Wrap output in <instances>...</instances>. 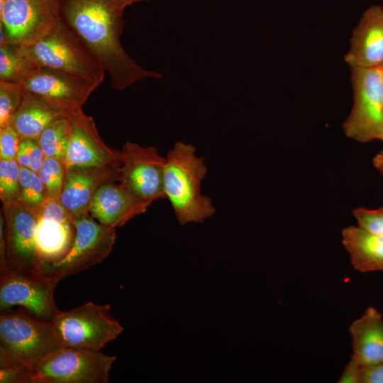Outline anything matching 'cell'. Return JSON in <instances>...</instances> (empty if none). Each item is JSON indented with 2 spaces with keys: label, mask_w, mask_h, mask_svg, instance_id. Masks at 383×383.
<instances>
[{
  "label": "cell",
  "mask_w": 383,
  "mask_h": 383,
  "mask_svg": "<svg viewBox=\"0 0 383 383\" xmlns=\"http://www.w3.org/2000/svg\"><path fill=\"white\" fill-rule=\"evenodd\" d=\"M125 8L118 0H60L61 18L101 63L116 90L147 78L162 77L140 67L123 47Z\"/></svg>",
  "instance_id": "1"
},
{
  "label": "cell",
  "mask_w": 383,
  "mask_h": 383,
  "mask_svg": "<svg viewBox=\"0 0 383 383\" xmlns=\"http://www.w3.org/2000/svg\"><path fill=\"white\" fill-rule=\"evenodd\" d=\"M207 173L203 157L192 144L177 142L166 156L164 192L180 225L201 223L214 215L211 199L201 194V182Z\"/></svg>",
  "instance_id": "2"
},
{
  "label": "cell",
  "mask_w": 383,
  "mask_h": 383,
  "mask_svg": "<svg viewBox=\"0 0 383 383\" xmlns=\"http://www.w3.org/2000/svg\"><path fill=\"white\" fill-rule=\"evenodd\" d=\"M18 48L33 66L49 67L99 84L104 79L103 66L61 17L41 38Z\"/></svg>",
  "instance_id": "3"
},
{
  "label": "cell",
  "mask_w": 383,
  "mask_h": 383,
  "mask_svg": "<svg viewBox=\"0 0 383 383\" xmlns=\"http://www.w3.org/2000/svg\"><path fill=\"white\" fill-rule=\"evenodd\" d=\"M63 347L51 321L38 318L21 307L1 312L0 348L32 370Z\"/></svg>",
  "instance_id": "4"
},
{
  "label": "cell",
  "mask_w": 383,
  "mask_h": 383,
  "mask_svg": "<svg viewBox=\"0 0 383 383\" xmlns=\"http://www.w3.org/2000/svg\"><path fill=\"white\" fill-rule=\"evenodd\" d=\"M51 323L63 346L76 349L100 351L123 331L109 304L91 301L60 311Z\"/></svg>",
  "instance_id": "5"
},
{
  "label": "cell",
  "mask_w": 383,
  "mask_h": 383,
  "mask_svg": "<svg viewBox=\"0 0 383 383\" xmlns=\"http://www.w3.org/2000/svg\"><path fill=\"white\" fill-rule=\"evenodd\" d=\"M353 106L343 123L345 135L360 143L380 140L383 130V66L350 68Z\"/></svg>",
  "instance_id": "6"
},
{
  "label": "cell",
  "mask_w": 383,
  "mask_h": 383,
  "mask_svg": "<svg viewBox=\"0 0 383 383\" xmlns=\"http://www.w3.org/2000/svg\"><path fill=\"white\" fill-rule=\"evenodd\" d=\"M73 220L75 235L70 249L42 272L57 283L101 263L111 253L116 238L115 228L96 223L88 213Z\"/></svg>",
  "instance_id": "7"
},
{
  "label": "cell",
  "mask_w": 383,
  "mask_h": 383,
  "mask_svg": "<svg viewBox=\"0 0 383 383\" xmlns=\"http://www.w3.org/2000/svg\"><path fill=\"white\" fill-rule=\"evenodd\" d=\"M115 356L63 347L33 370V383H107Z\"/></svg>",
  "instance_id": "8"
},
{
  "label": "cell",
  "mask_w": 383,
  "mask_h": 383,
  "mask_svg": "<svg viewBox=\"0 0 383 383\" xmlns=\"http://www.w3.org/2000/svg\"><path fill=\"white\" fill-rule=\"evenodd\" d=\"M60 18V0H0L1 45L32 44Z\"/></svg>",
  "instance_id": "9"
},
{
  "label": "cell",
  "mask_w": 383,
  "mask_h": 383,
  "mask_svg": "<svg viewBox=\"0 0 383 383\" xmlns=\"http://www.w3.org/2000/svg\"><path fill=\"white\" fill-rule=\"evenodd\" d=\"M25 94L35 96L72 116L82 111L100 84L42 66H32L16 82Z\"/></svg>",
  "instance_id": "10"
},
{
  "label": "cell",
  "mask_w": 383,
  "mask_h": 383,
  "mask_svg": "<svg viewBox=\"0 0 383 383\" xmlns=\"http://www.w3.org/2000/svg\"><path fill=\"white\" fill-rule=\"evenodd\" d=\"M57 284L41 274L8 269L0 274V311L18 306L38 318L52 321L60 312L54 297Z\"/></svg>",
  "instance_id": "11"
},
{
  "label": "cell",
  "mask_w": 383,
  "mask_h": 383,
  "mask_svg": "<svg viewBox=\"0 0 383 383\" xmlns=\"http://www.w3.org/2000/svg\"><path fill=\"white\" fill-rule=\"evenodd\" d=\"M165 162L166 157L155 148L126 142L121 151L118 180L135 196L150 204L165 197Z\"/></svg>",
  "instance_id": "12"
},
{
  "label": "cell",
  "mask_w": 383,
  "mask_h": 383,
  "mask_svg": "<svg viewBox=\"0 0 383 383\" xmlns=\"http://www.w3.org/2000/svg\"><path fill=\"white\" fill-rule=\"evenodd\" d=\"M9 269L42 274L36 235L37 209L14 201L4 204Z\"/></svg>",
  "instance_id": "13"
},
{
  "label": "cell",
  "mask_w": 383,
  "mask_h": 383,
  "mask_svg": "<svg viewBox=\"0 0 383 383\" xmlns=\"http://www.w3.org/2000/svg\"><path fill=\"white\" fill-rule=\"evenodd\" d=\"M36 241L44 268L63 257L69 251L75 235L74 220L59 199L48 197L37 209Z\"/></svg>",
  "instance_id": "14"
},
{
  "label": "cell",
  "mask_w": 383,
  "mask_h": 383,
  "mask_svg": "<svg viewBox=\"0 0 383 383\" xmlns=\"http://www.w3.org/2000/svg\"><path fill=\"white\" fill-rule=\"evenodd\" d=\"M70 118L72 130L64 160L65 170L120 166L121 152L113 151L104 143L91 117L82 111Z\"/></svg>",
  "instance_id": "15"
},
{
  "label": "cell",
  "mask_w": 383,
  "mask_h": 383,
  "mask_svg": "<svg viewBox=\"0 0 383 383\" xmlns=\"http://www.w3.org/2000/svg\"><path fill=\"white\" fill-rule=\"evenodd\" d=\"M345 61L350 68L383 66V8L374 5L362 14L353 29Z\"/></svg>",
  "instance_id": "16"
},
{
  "label": "cell",
  "mask_w": 383,
  "mask_h": 383,
  "mask_svg": "<svg viewBox=\"0 0 383 383\" xmlns=\"http://www.w3.org/2000/svg\"><path fill=\"white\" fill-rule=\"evenodd\" d=\"M150 204L131 193L124 185L107 182L94 192L89 212L104 226L116 228L144 213Z\"/></svg>",
  "instance_id": "17"
},
{
  "label": "cell",
  "mask_w": 383,
  "mask_h": 383,
  "mask_svg": "<svg viewBox=\"0 0 383 383\" xmlns=\"http://www.w3.org/2000/svg\"><path fill=\"white\" fill-rule=\"evenodd\" d=\"M120 166L100 168H71L65 176L59 201L74 218L88 213L96 190L109 177L118 179Z\"/></svg>",
  "instance_id": "18"
},
{
  "label": "cell",
  "mask_w": 383,
  "mask_h": 383,
  "mask_svg": "<svg viewBox=\"0 0 383 383\" xmlns=\"http://www.w3.org/2000/svg\"><path fill=\"white\" fill-rule=\"evenodd\" d=\"M352 338V357L362 366L383 362V320L374 307H368L349 328Z\"/></svg>",
  "instance_id": "19"
},
{
  "label": "cell",
  "mask_w": 383,
  "mask_h": 383,
  "mask_svg": "<svg viewBox=\"0 0 383 383\" xmlns=\"http://www.w3.org/2000/svg\"><path fill=\"white\" fill-rule=\"evenodd\" d=\"M342 236L355 270L361 272L383 270V237L359 226L344 228Z\"/></svg>",
  "instance_id": "20"
},
{
  "label": "cell",
  "mask_w": 383,
  "mask_h": 383,
  "mask_svg": "<svg viewBox=\"0 0 383 383\" xmlns=\"http://www.w3.org/2000/svg\"><path fill=\"white\" fill-rule=\"evenodd\" d=\"M70 116L55 105L24 93L22 102L11 124L21 138L38 140L43 130L52 121Z\"/></svg>",
  "instance_id": "21"
},
{
  "label": "cell",
  "mask_w": 383,
  "mask_h": 383,
  "mask_svg": "<svg viewBox=\"0 0 383 383\" xmlns=\"http://www.w3.org/2000/svg\"><path fill=\"white\" fill-rule=\"evenodd\" d=\"M71 130L70 116L58 118L43 130L38 141L45 157H56L64 163Z\"/></svg>",
  "instance_id": "22"
},
{
  "label": "cell",
  "mask_w": 383,
  "mask_h": 383,
  "mask_svg": "<svg viewBox=\"0 0 383 383\" xmlns=\"http://www.w3.org/2000/svg\"><path fill=\"white\" fill-rule=\"evenodd\" d=\"M32 66L18 45L7 43L0 45V81L16 83Z\"/></svg>",
  "instance_id": "23"
},
{
  "label": "cell",
  "mask_w": 383,
  "mask_h": 383,
  "mask_svg": "<svg viewBox=\"0 0 383 383\" xmlns=\"http://www.w3.org/2000/svg\"><path fill=\"white\" fill-rule=\"evenodd\" d=\"M48 198L45 188L38 173L28 168H20L19 189L17 201L38 209Z\"/></svg>",
  "instance_id": "24"
},
{
  "label": "cell",
  "mask_w": 383,
  "mask_h": 383,
  "mask_svg": "<svg viewBox=\"0 0 383 383\" xmlns=\"http://www.w3.org/2000/svg\"><path fill=\"white\" fill-rule=\"evenodd\" d=\"M47 193L48 197L59 199L65 176L64 163L53 157H45L38 172Z\"/></svg>",
  "instance_id": "25"
},
{
  "label": "cell",
  "mask_w": 383,
  "mask_h": 383,
  "mask_svg": "<svg viewBox=\"0 0 383 383\" xmlns=\"http://www.w3.org/2000/svg\"><path fill=\"white\" fill-rule=\"evenodd\" d=\"M20 168L16 159H0V196L4 204L17 201Z\"/></svg>",
  "instance_id": "26"
},
{
  "label": "cell",
  "mask_w": 383,
  "mask_h": 383,
  "mask_svg": "<svg viewBox=\"0 0 383 383\" xmlns=\"http://www.w3.org/2000/svg\"><path fill=\"white\" fill-rule=\"evenodd\" d=\"M23 95L16 83L0 81V128L11 124Z\"/></svg>",
  "instance_id": "27"
},
{
  "label": "cell",
  "mask_w": 383,
  "mask_h": 383,
  "mask_svg": "<svg viewBox=\"0 0 383 383\" xmlns=\"http://www.w3.org/2000/svg\"><path fill=\"white\" fill-rule=\"evenodd\" d=\"M0 382L33 383V370L0 348Z\"/></svg>",
  "instance_id": "28"
},
{
  "label": "cell",
  "mask_w": 383,
  "mask_h": 383,
  "mask_svg": "<svg viewBox=\"0 0 383 383\" xmlns=\"http://www.w3.org/2000/svg\"><path fill=\"white\" fill-rule=\"evenodd\" d=\"M45 157L38 140L21 138L19 150L16 158L21 167L28 168L38 173Z\"/></svg>",
  "instance_id": "29"
},
{
  "label": "cell",
  "mask_w": 383,
  "mask_h": 383,
  "mask_svg": "<svg viewBox=\"0 0 383 383\" xmlns=\"http://www.w3.org/2000/svg\"><path fill=\"white\" fill-rule=\"evenodd\" d=\"M353 213L360 227L383 237V206L377 209L357 208Z\"/></svg>",
  "instance_id": "30"
},
{
  "label": "cell",
  "mask_w": 383,
  "mask_h": 383,
  "mask_svg": "<svg viewBox=\"0 0 383 383\" xmlns=\"http://www.w3.org/2000/svg\"><path fill=\"white\" fill-rule=\"evenodd\" d=\"M21 137L11 124L0 128V159H16Z\"/></svg>",
  "instance_id": "31"
},
{
  "label": "cell",
  "mask_w": 383,
  "mask_h": 383,
  "mask_svg": "<svg viewBox=\"0 0 383 383\" xmlns=\"http://www.w3.org/2000/svg\"><path fill=\"white\" fill-rule=\"evenodd\" d=\"M360 383H383V362L362 366Z\"/></svg>",
  "instance_id": "32"
},
{
  "label": "cell",
  "mask_w": 383,
  "mask_h": 383,
  "mask_svg": "<svg viewBox=\"0 0 383 383\" xmlns=\"http://www.w3.org/2000/svg\"><path fill=\"white\" fill-rule=\"evenodd\" d=\"M361 367L362 365L351 357L338 382L360 383Z\"/></svg>",
  "instance_id": "33"
},
{
  "label": "cell",
  "mask_w": 383,
  "mask_h": 383,
  "mask_svg": "<svg viewBox=\"0 0 383 383\" xmlns=\"http://www.w3.org/2000/svg\"><path fill=\"white\" fill-rule=\"evenodd\" d=\"M9 269V261L7 256V245L4 229V219L1 215L0 217V274Z\"/></svg>",
  "instance_id": "34"
},
{
  "label": "cell",
  "mask_w": 383,
  "mask_h": 383,
  "mask_svg": "<svg viewBox=\"0 0 383 383\" xmlns=\"http://www.w3.org/2000/svg\"><path fill=\"white\" fill-rule=\"evenodd\" d=\"M374 166L383 174V153H379L372 159Z\"/></svg>",
  "instance_id": "35"
},
{
  "label": "cell",
  "mask_w": 383,
  "mask_h": 383,
  "mask_svg": "<svg viewBox=\"0 0 383 383\" xmlns=\"http://www.w3.org/2000/svg\"><path fill=\"white\" fill-rule=\"evenodd\" d=\"M119 2H121L123 6L127 7L128 6L135 3V0H118Z\"/></svg>",
  "instance_id": "36"
},
{
  "label": "cell",
  "mask_w": 383,
  "mask_h": 383,
  "mask_svg": "<svg viewBox=\"0 0 383 383\" xmlns=\"http://www.w3.org/2000/svg\"><path fill=\"white\" fill-rule=\"evenodd\" d=\"M380 140L383 141V130H382V135H381Z\"/></svg>",
  "instance_id": "37"
},
{
  "label": "cell",
  "mask_w": 383,
  "mask_h": 383,
  "mask_svg": "<svg viewBox=\"0 0 383 383\" xmlns=\"http://www.w3.org/2000/svg\"><path fill=\"white\" fill-rule=\"evenodd\" d=\"M146 1V0H135V3L138 1Z\"/></svg>",
  "instance_id": "38"
}]
</instances>
